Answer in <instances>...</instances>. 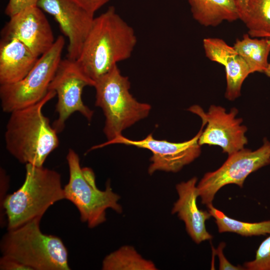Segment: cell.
<instances>
[{
  "instance_id": "cell-1",
  "label": "cell",
  "mask_w": 270,
  "mask_h": 270,
  "mask_svg": "<svg viewBox=\"0 0 270 270\" xmlns=\"http://www.w3.org/2000/svg\"><path fill=\"white\" fill-rule=\"evenodd\" d=\"M137 42L132 28L110 6L94 18L91 28L76 60L94 82L117 63L128 58Z\"/></svg>"
},
{
  "instance_id": "cell-2",
  "label": "cell",
  "mask_w": 270,
  "mask_h": 270,
  "mask_svg": "<svg viewBox=\"0 0 270 270\" xmlns=\"http://www.w3.org/2000/svg\"><path fill=\"white\" fill-rule=\"evenodd\" d=\"M56 96L49 90L38 102L10 112L4 135L6 148L20 163L43 166L58 147V133L42 112L44 106Z\"/></svg>"
},
{
  "instance_id": "cell-3",
  "label": "cell",
  "mask_w": 270,
  "mask_h": 270,
  "mask_svg": "<svg viewBox=\"0 0 270 270\" xmlns=\"http://www.w3.org/2000/svg\"><path fill=\"white\" fill-rule=\"evenodd\" d=\"M64 199L58 172L43 166L26 164L22 184L6 196L0 204L6 217L7 230L16 228L35 218L41 219L50 206Z\"/></svg>"
},
{
  "instance_id": "cell-4",
  "label": "cell",
  "mask_w": 270,
  "mask_h": 270,
  "mask_svg": "<svg viewBox=\"0 0 270 270\" xmlns=\"http://www.w3.org/2000/svg\"><path fill=\"white\" fill-rule=\"evenodd\" d=\"M40 218L8 230L0 241L2 256L14 258L31 270H69L68 252L58 236L44 234Z\"/></svg>"
},
{
  "instance_id": "cell-5",
  "label": "cell",
  "mask_w": 270,
  "mask_h": 270,
  "mask_svg": "<svg viewBox=\"0 0 270 270\" xmlns=\"http://www.w3.org/2000/svg\"><path fill=\"white\" fill-rule=\"evenodd\" d=\"M130 82L117 65L95 81V104L105 116L103 132L111 140L149 114L151 106L138 102L130 92Z\"/></svg>"
},
{
  "instance_id": "cell-6",
  "label": "cell",
  "mask_w": 270,
  "mask_h": 270,
  "mask_svg": "<svg viewBox=\"0 0 270 270\" xmlns=\"http://www.w3.org/2000/svg\"><path fill=\"white\" fill-rule=\"evenodd\" d=\"M66 159L69 180L64 187L65 199L76 206L82 222L92 228L106 220V210L122 212L118 202L120 196L112 190L110 180L105 190H100L96 186L94 172L90 168L80 166L79 156L74 150H68Z\"/></svg>"
},
{
  "instance_id": "cell-7",
  "label": "cell",
  "mask_w": 270,
  "mask_h": 270,
  "mask_svg": "<svg viewBox=\"0 0 270 270\" xmlns=\"http://www.w3.org/2000/svg\"><path fill=\"white\" fill-rule=\"evenodd\" d=\"M64 44V38L58 36L24 78L15 83L0 85V104L4 112L10 113L32 105L46 96L62 60Z\"/></svg>"
},
{
  "instance_id": "cell-8",
  "label": "cell",
  "mask_w": 270,
  "mask_h": 270,
  "mask_svg": "<svg viewBox=\"0 0 270 270\" xmlns=\"http://www.w3.org/2000/svg\"><path fill=\"white\" fill-rule=\"evenodd\" d=\"M270 164V142L264 138L262 145L255 150L243 148L232 154L217 170L206 173L197 184L202 204H212L214 197L224 186L236 184L242 188L252 173Z\"/></svg>"
},
{
  "instance_id": "cell-9",
  "label": "cell",
  "mask_w": 270,
  "mask_h": 270,
  "mask_svg": "<svg viewBox=\"0 0 270 270\" xmlns=\"http://www.w3.org/2000/svg\"><path fill=\"white\" fill-rule=\"evenodd\" d=\"M94 84L76 60H61L48 87V90H54L58 96V117L52 126L58 134L63 131L66 120L74 112H79L88 121L92 120L94 111L84 104L82 96L84 88L94 87Z\"/></svg>"
},
{
  "instance_id": "cell-10",
  "label": "cell",
  "mask_w": 270,
  "mask_h": 270,
  "mask_svg": "<svg viewBox=\"0 0 270 270\" xmlns=\"http://www.w3.org/2000/svg\"><path fill=\"white\" fill-rule=\"evenodd\" d=\"M206 125V122L202 120L201 128L198 134L192 138L183 142H173L156 140L152 134L138 140H130L120 135L111 140L93 146L90 150L117 144L147 149L152 153L148 170L150 175L157 171L176 172L200 156L201 146L198 140Z\"/></svg>"
},
{
  "instance_id": "cell-11",
  "label": "cell",
  "mask_w": 270,
  "mask_h": 270,
  "mask_svg": "<svg viewBox=\"0 0 270 270\" xmlns=\"http://www.w3.org/2000/svg\"><path fill=\"white\" fill-rule=\"evenodd\" d=\"M188 110L198 115L207 124L198 140L200 146H217L223 152L230 155L248 144L245 136L248 128L242 124V118H236L238 111L236 108H232L229 112L224 108L215 105L210 106L206 112L196 105Z\"/></svg>"
},
{
  "instance_id": "cell-12",
  "label": "cell",
  "mask_w": 270,
  "mask_h": 270,
  "mask_svg": "<svg viewBox=\"0 0 270 270\" xmlns=\"http://www.w3.org/2000/svg\"><path fill=\"white\" fill-rule=\"evenodd\" d=\"M37 6L52 15L68 40L67 58L76 60L92 26L94 16L72 0H40Z\"/></svg>"
},
{
  "instance_id": "cell-13",
  "label": "cell",
  "mask_w": 270,
  "mask_h": 270,
  "mask_svg": "<svg viewBox=\"0 0 270 270\" xmlns=\"http://www.w3.org/2000/svg\"><path fill=\"white\" fill-rule=\"evenodd\" d=\"M2 30L4 38H14L40 57L54 44L50 24L43 10L38 6L27 7L10 17Z\"/></svg>"
},
{
  "instance_id": "cell-14",
  "label": "cell",
  "mask_w": 270,
  "mask_h": 270,
  "mask_svg": "<svg viewBox=\"0 0 270 270\" xmlns=\"http://www.w3.org/2000/svg\"><path fill=\"white\" fill-rule=\"evenodd\" d=\"M198 178L194 176L178 184L176 189L178 198L174 204L171 212L177 214L185 224L186 232L196 244L210 240L212 236L206 230V222L212 216L208 210H200L197 204L198 196Z\"/></svg>"
},
{
  "instance_id": "cell-15",
  "label": "cell",
  "mask_w": 270,
  "mask_h": 270,
  "mask_svg": "<svg viewBox=\"0 0 270 270\" xmlns=\"http://www.w3.org/2000/svg\"><path fill=\"white\" fill-rule=\"evenodd\" d=\"M38 58L17 38H4L0 44V85L22 80L34 66Z\"/></svg>"
},
{
  "instance_id": "cell-16",
  "label": "cell",
  "mask_w": 270,
  "mask_h": 270,
  "mask_svg": "<svg viewBox=\"0 0 270 270\" xmlns=\"http://www.w3.org/2000/svg\"><path fill=\"white\" fill-rule=\"evenodd\" d=\"M194 18L204 26L240 19L236 0H188Z\"/></svg>"
},
{
  "instance_id": "cell-17",
  "label": "cell",
  "mask_w": 270,
  "mask_h": 270,
  "mask_svg": "<svg viewBox=\"0 0 270 270\" xmlns=\"http://www.w3.org/2000/svg\"><path fill=\"white\" fill-rule=\"evenodd\" d=\"M216 62L225 68L226 80L225 96L230 100H234L240 95L242 84L251 74L250 68L234 47L229 45L217 57Z\"/></svg>"
},
{
  "instance_id": "cell-18",
  "label": "cell",
  "mask_w": 270,
  "mask_h": 270,
  "mask_svg": "<svg viewBox=\"0 0 270 270\" xmlns=\"http://www.w3.org/2000/svg\"><path fill=\"white\" fill-rule=\"evenodd\" d=\"M251 37L244 34L242 40H236L234 48L244 59L252 73L264 72L267 68L270 52V38Z\"/></svg>"
},
{
  "instance_id": "cell-19",
  "label": "cell",
  "mask_w": 270,
  "mask_h": 270,
  "mask_svg": "<svg viewBox=\"0 0 270 270\" xmlns=\"http://www.w3.org/2000/svg\"><path fill=\"white\" fill-rule=\"evenodd\" d=\"M206 206L212 216L215 220L220 233L234 232L246 237L270 234V220L256 222H242L230 218L216 208L212 204Z\"/></svg>"
},
{
  "instance_id": "cell-20",
  "label": "cell",
  "mask_w": 270,
  "mask_h": 270,
  "mask_svg": "<svg viewBox=\"0 0 270 270\" xmlns=\"http://www.w3.org/2000/svg\"><path fill=\"white\" fill-rule=\"evenodd\" d=\"M103 270H156L155 264L144 258L132 246H124L107 255L102 262Z\"/></svg>"
},
{
  "instance_id": "cell-21",
  "label": "cell",
  "mask_w": 270,
  "mask_h": 270,
  "mask_svg": "<svg viewBox=\"0 0 270 270\" xmlns=\"http://www.w3.org/2000/svg\"><path fill=\"white\" fill-rule=\"evenodd\" d=\"M240 20L252 38H264L270 34V0H250Z\"/></svg>"
},
{
  "instance_id": "cell-22",
  "label": "cell",
  "mask_w": 270,
  "mask_h": 270,
  "mask_svg": "<svg viewBox=\"0 0 270 270\" xmlns=\"http://www.w3.org/2000/svg\"><path fill=\"white\" fill-rule=\"evenodd\" d=\"M244 267L247 270H270V234L259 246L254 259L245 262Z\"/></svg>"
},
{
  "instance_id": "cell-23",
  "label": "cell",
  "mask_w": 270,
  "mask_h": 270,
  "mask_svg": "<svg viewBox=\"0 0 270 270\" xmlns=\"http://www.w3.org/2000/svg\"><path fill=\"white\" fill-rule=\"evenodd\" d=\"M39 0H9L5 8V14L10 17L27 7L37 6Z\"/></svg>"
},
{
  "instance_id": "cell-24",
  "label": "cell",
  "mask_w": 270,
  "mask_h": 270,
  "mask_svg": "<svg viewBox=\"0 0 270 270\" xmlns=\"http://www.w3.org/2000/svg\"><path fill=\"white\" fill-rule=\"evenodd\" d=\"M226 246L224 242H220L217 248L214 249L215 254L218 256L219 260V270H243L245 268L240 266H234L225 257L224 250Z\"/></svg>"
},
{
  "instance_id": "cell-25",
  "label": "cell",
  "mask_w": 270,
  "mask_h": 270,
  "mask_svg": "<svg viewBox=\"0 0 270 270\" xmlns=\"http://www.w3.org/2000/svg\"><path fill=\"white\" fill-rule=\"evenodd\" d=\"M0 270H31L26 266L18 260L5 256L0 259Z\"/></svg>"
},
{
  "instance_id": "cell-26",
  "label": "cell",
  "mask_w": 270,
  "mask_h": 270,
  "mask_svg": "<svg viewBox=\"0 0 270 270\" xmlns=\"http://www.w3.org/2000/svg\"><path fill=\"white\" fill-rule=\"evenodd\" d=\"M89 14L94 13L110 0H72Z\"/></svg>"
},
{
  "instance_id": "cell-27",
  "label": "cell",
  "mask_w": 270,
  "mask_h": 270,
  "mask_svg": "<svg viewBox=\"0 0 270 270\" xmlns=\"http://www.w3.org/2000/svg\"><path fill=\"white\" fill-rule=\"evenodd\" d=\"M240 14V19L244 13L250 0H236Z\"/></svg>"
},
{
  "instance_id": "cell-28",
  "label": "cell",
  "mask_w": 270,
  "mask_h": 270,
  "mask_svg": "<svg viewBox=\"0 0 270 270\" xmlns=\"http://www.w3.org/2000/svg\"><path fill=\"white\" fill-rule=\"evenodd\" d=\"M270 78V62L268 63V66L265 70L264 72Z\"/></svg>"
},
{
  "instance_id": "cell-29",
  "label": "cell",
  "mask_w": 270,
  "mask_h": 270,
  "mask_svg": "<svg viewBox=\"0 0 270 270\" xmlns=\"http://www.w3.org/2000/svg\"><path fill=\"white\" fill-rule=\"evenodd\" d=\"M264 38H270V34L266 35Z\"/></svg>"
}]
</instances>
